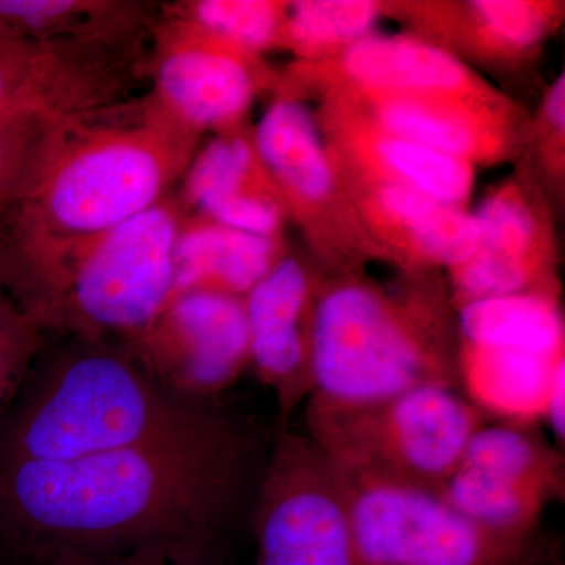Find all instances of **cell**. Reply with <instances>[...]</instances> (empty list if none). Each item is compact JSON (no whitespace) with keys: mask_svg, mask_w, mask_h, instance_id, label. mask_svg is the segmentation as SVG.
I'll use <instances>...</instances> for the list:
<instances>
[{"mask_svg":"<svg viewBox=\"0 0 565 565\" xmlns=\"http://www.w3.org/2000/svg\"><path fill=\"white\" fill-rule=\"evenodd\" d=\"M267 449L218 405L181 433L117 451L0 465V555H221L252 519Z\"/></svg>","mask_w":565,"mask_h":565,"instance_id":"obj_1","label":"cell"},{"mask_svg":"<svg viewBox=\"0 0 565 565\" xmlns=\"http://www.w3.org/2000/svg\"><path fill=\"white\" fill-rule=\"evenodd\" d=\"M199 139L152 93L65 118L0 218V288L40 327L74 262L169 195Z\"/></svg>","mask_w":565,"mask_h":565,"instance_id":"obj_2","label":"cell"},{"mask_svg":"<svg viewBox=\"0 0 565 565\" xmlns=\"http://www.w3.org/2000/svg\"><path fill=\"white\" fill-rule=\"evenodd\" d=\"M215 407L163 385L126 340L68 334L0 424V465L117 451L181 433Z\"/></svg>","mask_w":565,"mask_h":565,"instance_id":"obj_3","label":"cell"},{"mask_svg":"<svg viewBox=\"0 0 565 565\" xmlns=\"http://www.w3.org/2000/svg\"><path fill=\"white\" fill-rule=\"evenodd\" d=\"M451 308L448 294L424 281L388 291L349 273L323 280L305 405L356 407L419 386L459 388Z\"/></svg>","mask_w":565,"mask_h":565,"instance_id":"obj_4","label":"cell"},{"mask_svg":"<svg viewBox=\"0 0 565 565\" xmlns=\"http://www.w3.org/2000/svg\"><path fill=\"white\" fill-rule=\"evenodd\" d=\"M489 419L459 388L429 385L356 405H305V434L352 478L438 493Z\"/></svg>","mask_w":565,"mask_h":565,"instance_id":"obj_5","label":"cell"},{"mask_svg":"<svg viewBox=\"0 0 565 565\" xmlns=\"http://www.w3.org/2000/svg\"><path fill=\"white\" fill-rule=\"evenodd\" d=\"M170 195L82 253L41 315L44 333L131 340L162 313L177 296V248L188 217Z\"/></svg>","mask_w":565,"mask_h":565,"instance_id":"obj_6","label":"cell"},{"mask_svg":"<svg viewBox=\"0 0 565 565\" xmlns=\"http://www.w3.org/2000/svg\"><path fill=\"white\" fill-rule=\"evenodd\" d=\"M344 478L356 565H534L550 555L539 533L489 530L459 514L438 493Z\"/></svg>","mask_w":565,"mask_h":565,"instance_id":"obj_7","label":"cell"},{"mask_svg":"<svg viewBox=\"0 0 565 565\" xmlns=\"http://www.w3.org/2000/svg\"><path fill=\"white\" fill-rule=\"evenodd\" d=\"M252 523L253 565H356L348 481L305 433L275 435Z\"/></svg>","mask_w":565,"mask_h":565,"instance_id":"obj_8","label":"cell"},{"mask_svg":"<svg viewBox=\"0 0 565 565\" xmlns=\"http://www.w3.org/2000/svg\"><path fill=\"white\" fill-rule=\"evenodd\" d=\"M148 73L152 96L178 121L200 134L232 131L269 84L262 55L239 50L159 10Z\"/></svg>","mask_w":565,"mask_h":565,"instance_id":"obj_9","label":"cell"},{"mask_svg":"<svg viewBox=\"0 0 565 565\" xmlns=\"http://www.w3.org/2000/svg\"><path fill=\"white\" fill-rule=\"evenodd\" d=\"M126 341L158 381L192 399L215 401L250 366L243 297L217 289L177 294Z\"/></svg>","mask_w":565,"mask_h":565,"instance_id":"obj_10","label":"cell"},{"mask_svg":"<svg viewBox=\"0 0 565 565\" xmlns=\"http://www.w3.org/2000/svg\"><path fill=\"white\" fill-rule=\"evenodd\" d=\"M145 68L140 46H51L0 36V115L24 109L74 115L125 102Z\"/></svg>","mask_w":565,"mask_h":565,"instance_id":"obj_11","label":"cell"},{"mask_svg":"<svg viewBox=\"0 0 565 565\" xmlns=\"http://www.w3.org/2000/svg\"><path fill=\"white\" fill-rule=\"evenodd\" d=\"M478 248L448 270L455 307L514 294L559 296L544 212L522 182H505L475 212Z\"/></svg>","mask_w":565,"mask_h":565,"instance_id":"obj_12","label":"cell"},{"mask_svg":"<svg viewBox=\"0 0 565 565\" xmlns=\"http://www.w3.org/2000/svg\"><path fill=\"white\" fill-rule=\"evenodd\" d=\"M323 278L282 256L245 294L250 366L277 399L286 422L313 390V321Z\"/></svg>","mask_w":565,"mask_h":565,"instance_id":"obj_13","label":"cell"},{"mask_svg":"<svg viewBox=\"0 0 565 565\" xmlns=\"http://www.w3.org/2000/svg\"><path fill=\"white\" fill-rule=\"evenodd\" d=\"M264 169L280 193L286 215L322 241L323 223L340 221L364 236L343 178L338 172L313 111L292 96H281L264 111L253 132ZM367 237V236H366Z\"/></svg>","mask_w":565,"mask_h":565,"instance_id":"obj_14","label":"cell"},{"mask_svg":"<svg viewBox=\"0 0 565 565\" xmlns=\"http://www.w3.org/2000/svg\"><path fill=\"white\" fill-rule=\"evenodd\" d=\"M382 131L415 141L470 166L511 158L522 143L519 111L509 99L438 96L360 95L329 92Z\"/></svg>","mask_w":565,"mask_h":565,"instance_id":"obj_15","label":"cell"},{"mask_svg":"<svg viewBox=\"0 0 565 565\" xmlns=\"http://www.w3.org/2000/svg\"><path fill=\"white\" fill-rule=\"evenodd\" d=\"M302 68L321 74L329 92L360 95L438 96L504 102L452 52L414 36L371 35Z\"/></svg>","mask_w":565,"mask_h":565,"instance_id":"obj_16","label":"cell"},{"mask_svg":"<svg viewBox=\"0 0 565 565\" xmlns=\"http://www.w3.org/2000/svg\"><path fill=\"white\" fill-rule=\"evenodd\" d=\"M319 125L341 177L401 185L467 210L475 185L470 163L382 131L334 96H327Z\"/></svg>","mask_w":565,"mask_h":565,"instance_id":"obj_17","label":"cell"},{"mask_svg":"<svg viewBox=\"0 0 565 565\" xmlns=\"http://www.w3.org/2000/svg\"><path fill=\"white\" fill-rule=\"evenodd\" d=\"M341 178L367 239L408 270H449L478 248V223L470 211L401 185Z\"/></svg>","mask_w":565,"mask_h":565,"instance_id":"obj_18","label":"cell"},{"mask_svg":"<svg viewBox=\"0 0 565 565\" xmlns=\"http://www.w3.org/2000/svg\"><path fill=\"white\" fill-rule=\"evenodd\" d=\"M159 10L134 0H0V36L51 46H145Z\"/></svg>","mask_w":565,"mask_h":565,"instance_id":"obj_19","label":"cell"},{"mask_svg":"<svg viewBox=\"0 0 565 565\" xmlns=\"http://www.w3.org/2000/svg\"><path fill=\"white\" fill-rule=\"evenodd\" d=\"M563 371L565 356L462 343L457 351L460 392L489 422L525 426L544 422L550 394Z\"/></svg>","mask_w":565,"mask_h":565,"instance_id":"obj_20","label":"cell"},{"mask_svg":"<svg viewBox=\"0 0 565 565\" xmlns=\"http://www.w3.org/2000/svg\"><path fill=\"white\" fill-rule=\"evenodd\" d=\"M282 256L278 237L236 232L188 214L177 248V294L217 289L244 297Z\"/></svg>","mask_w":565,"mask_h":565,"instance_id":"obj_21","label":"cell"},{"mask_svg":"<svg viewBox=\"0 0 565 565\" xmlns=\"http://www.w3.org/2000/svg\"><path fill=\"white\" fill-rule=\"evenodd\" d=\"M459 343L565 356L559 296L514 294L473 300L455 308Z\"/></svg>","mask_w":565,"mask_h":565,"instance_id":"obj_22","label":"cell"},{"mask_svg":"<svg viewBox=\"0 0 565 565\" xmlns=\"http://www.w3.org/2000/svg\"><path fill=\"white\" fill-rule=\"evenodd\" d=\"M181 181L182 206L196 217H207L222 204L243 196L278 193L256 151L253 134L239 128L221 132L195 152Z\"/></svg>","mask_w":565,"mask_h":565,"instance_id":"obj_23","label":"cell"},{"mask_svg":"<svg viewBox=\"0 0 565 565\" xmlns=\"http://www.w3.org/2000/svg\"><path fill=\"white\" fill-rule=\"evenodd\" d=\"M446 20L427 11L426 22H449L459 28L467 47L494 61L525 57L544 43L559 20V7L527 0H476L459 9L446 7Z\"/></svg>","mask_w":565,"mask_h":565,"instance_id":"obj_24","label":"cell"},{"mask_svg":"<svg viewBox=\"0 0 565 565\" xmlns=\"http://www.w3.org/2000/svg\"><path fill=\"white\" fill-rule=\"evenodd\" d=\"M459 467L542 487L559 500L565 494L564 451L535 426L486 422L471 435Z\"/></svg>","mask_w":565,"mask_h":565,"instance_id":"obj_25","label":"cell"},{"mask_svg":"<svg viewBox=\"0 0 565 565\" xmlns=\"http://www.w3.org/2000/svg\"><path fill=\"white\" fill-rule=\"evenodd\" d=\"M478 525L508 534L537 533L546 505L559 498L542 487L457 467L438 492Z\"/></svg>","mask_w":565,"mask_h":565,"instance_id":"obj_26","label":"cell"},{"mask_svg":"<svg viewBox=\"0 0 565 565\" xmlns=\"http://www.w3.org/2000/svg\"><path fill=\"white\" fill-rule=\"evenodd\" d=\"M382 7L370 0L288 2L281 47L303 62L322 61L371 35Z\"/></svg>","mask_w":565,"mask_h":565,"instance_id":"obj_27","label":"cell"},{"mask_svg":"<svg viewBox=\"0 0 565 565\" xmlns=\"http://www.w3.org/2000/svg\"><path fill=\"white\" fill-rule=\"evenodd\" d=\"M286 10L288 2L274 0H192L161 7L166 17L256 55L281 47Z\"/></svg>","mask_w":565,"mask_h":565,"instance_id":"obj_28","label":"cell"},{"mask_svg":"<svg viewBox=\"0 0 565 565\" xmlns=\"http://www.w3.org/2000/svg\"><path fill=\"white\" fill-rule=\"evenodd\" d=\"M68 117L46 109L0 115V218L20 196L52 137Z\"/></svg>","mask_w":565,"mask_h":565,"instance_id":"obj_29","label":"cell"},{"mask_svg":"<svg viewBox=\"0 0 565 565\" xmlns=\"http://www.w3.org/2000/svg\"><path fill=\"white\" fill-rule=\"evenodd\" d=\"M43 344V330L0 288V418L39 359Z\"/></svg>","mask_w":565,"mask_h":565,"instance_id":"obj_30","label":"cell"},{"mask_svg":"<svg viewBox=\"0 0 565 565\" xmlns=\"http://www.w3.org/2000/svg\"><path fill=\"white\" fill-rule=\"evenodd\" d=\"M542 122H544L545 147L552 145L555 152V161L559 162L557 156L564 148L565 131V81L564 74L557 77L555 84L546 93L544 107H542Z\"/></svg>","mask_w":565,"mask_h":565,"instance_id":"obj_31","label":"cell"},{"mask_svg":"<svg viewBox=\"0 0 565 565\" xmlns=\"http://www.w3.org/2000/svg\"><path fill=\"white\" fill-rule=\"evenodd\" d=\"M166 555L159 553H145L134 556H87L61 555L50 559L35 561V563H7L10 565H162Z\"/></svg>","mask_w":565,"mask_h":565,"instance_id":"obj_32","label":"cell"},{"mask_svg":"<svg viewBox=\"0 0 565 565\" xmlns=\"http://www.w3.org/2000/svg\"><path fill=\"white\" fill-rule=\"evenodd\" d=\"M162 565H233L221 555H166Z\"/></svg>","mask_w":565,"mask_h":565,"instance_id":"obj_33","label":"cell"},{"mask_svg":"<svg viewBox=\"0 0 565 565\" xmlns=\"http://www.w3.org/2000/svg\"><path fill=\"white\" fill-rule=\"evenodd\" d=\"M534 565H564V564L561 563V561L557 559V557H553L552 555H548V556L544 557V559L539 561V563H535Z\"/></svg>","mask_w":565,"mask_h":565,"instance_id":"obj_34","label":"cell"},{"mask_svg":"<svg viewBox=\"0 0 565 565\" xmlns=\"http://www.w3.org/2000/svg\"><path fill=\"white\" fill-rule=\"evenodd\" d=\"M6 565H10V564H7V563H6Z\"/></svg>","mask_w":565,"mask_h":565,"instance_id":"obj_35","label":"cell"}]
</instances>
